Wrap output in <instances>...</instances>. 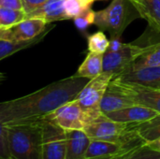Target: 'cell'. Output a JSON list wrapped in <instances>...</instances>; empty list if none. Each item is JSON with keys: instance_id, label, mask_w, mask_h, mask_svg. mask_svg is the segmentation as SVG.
<instances>
[{"instance_id": "18", "label": "cell", "mask_w": 160, "mask_h": 159, "mask_svg": "<svg viewBox=\"0 0 160 159\" xmlns=\"http://www.w3.org/2000/svg\"><path fill=\"white\" fill-rule=\"evenodd\" d=\"M54 27V25H52L50 23L49 27L39 36L30 39V40H24V41H14V40H8V39H0V61L9 55H12L13 53L29 48L39 41H41L45 36Z\"/></svg>"}, {"instance_id": "21", "label": "cell", "mask_w": 160, "mask_h": 159, "mask_svg": "<svg viewBox=\"0 0 160 159\" xmlns=\"http://www.w3.org/2000/svg\"><path fill=\"white\" fill-rule=\"evenodd\" d=\"M150 67H160V42L148 45L147 51L135 61L132 69Z\"/></svg>"}, {"instance_id": "10", "label": "cell", "mask_w": 160, "mask_h": 159, "mask_svg": "<svg viewBox=\"0 0 160 159\" xmlns=\"http://www.w3.org/2000/svg\"><path fill=\"white\" fill-rule=\"evenodd\" d=\"M47 23L40 18H25L8 29H0V39L14 41L30 40L41 35L48 27Z\"/></svg>"}, {"instance_id": "8", "label": "cell", "mask_w": 160, "mask_h": 159, "mask_svg": "<svg viewBox=\"0 0 160 159\" xmlns=\"http://www.w3.org/2000/svg\"><path fill=\"white\" fill-rule=\"evenodd\" d=\"M41 127L42 159H66V130L43 118Z\"/></svg>"}, {"instance_id": "1", "label": "cell", "mask_w": 160, "mask_h": 159, "mask_svg": "<svg viewBox=\"0 0 160 159\" xmlns=\"http://www.w3.org/2000/svg\"><path fill=\"white\" fill-rule=\"evenodd\" d=\"M88 82L89 79L75 74L30 95L0 102V121L5 126L38 121L74 100Z\"/></svg>"}, {"instance_id": "6", "label": "cell", "mask_w": 160, "mask_h": 159, "mask_svg": "<svg viewBox=\"0 0 160 159\" xmlns=\"http://www.w3.org/2000/svg\"><path fill=\"white\" fill-rule=\"evenodd\" d=\"M147 49L148 45L140 46L134 43H123L116 51H107L103 55V72H111L116 76L131 70L135 61Z\"/></svg>"}, {"instance_id": "13", "label": "cell", "mask_w": 160, "mask_h": 159, "mask_svg": "<svg viewBox=\"0 0 160 159\" xmlns=\"http://www.w3.org/2000/svg\"><path fill=\"white\" fill-rule=\"evenodd\" d=\"M136 105L120 87L112 80L100 102V109L103 114L119 111Z\"/></svg>"}, {"instance_id": "3", "label": "cell", "mask_w": 160, "mask_h": 159, "mask_svg": "<svg viewBox=\"0 0 160 159\" xmlns=\"http://www.w3.org/2000/svg\"><path fill=\"white\" fill-rule=\"evenodd\" d=\"M141 17L129 0H112L104 9L96 11L95 23L100 31H107L111 39H120L126 28Z\"/></svg>"}, {"instance_id": "26", "label": "cell", "mask_w": 160, "mask_h": 159, "mask_svg": "<svg viewBox=\"0 0 160 159\" xmlns=\"http://www.w3.org/2000/svg\"><path fill=\"white\" fill-rule=\"evenodd\" d=\"M124 159H160V152L151 149L146 144Z\"/></svg>"}, {"instance_id": "34", "label": "cell", "mask_w": 160, "mask_h": 159, "mask_svg": "<svg viewBox=\"0 0 160 159\" xmlns=\"http://www.w3.org/2000/svg\"><path fill=\"white\" fill-rule=\"evenodd\" d=\"M10 159H13V158H10Z\"/></svg>"}, {"instance_id": "5", "label": "cell", "mask_w": 160, "mask_h": 159, "mask_svg": "<svg viewBox=\"0 0 160 159\" xmlns=\"http://www.w3.org/2000/svg\"><path fill=\"white\" fill-rule=\"evenodd\" d=\"M113 77L114 75L111 72H102L89 80L75 98L79 105L92 117L93 122L104 115L100 109V102Z\"/></svg>"}, {"instance_id": "4", "label": "cell", "mask_w": 160, "mask_h": 159, "mask_svg": "<svg viewBox=\"0 0 160 159\" xmlns=\"http://www.w3.org/2000/svg\"><path fill=\"white\" fill-rule=\"evenodd\" d=\"M137 124V123H135ZM135 124H126L109 119L105 114L86 125L84 133L90 140L118 143H130L143 141L135 129Z\"/></svg>"}, {"instance_id": "11", "label": "cell", "mask_w": 160, "mask_h": 159, "mask_svg": "<svg viewBox=\"0 0 160 159\" xmlns=\"http://www.w3.org/2000/svg\"><path fill=\"white\" fill-rule=\"evenodd\" d=\"M112 81L127 96L133 100L136 105L152 109L160 113V89L151 88L136 83L119 82L113 78Z\"/></svg>"}, {"instance_id": "28", "label": "cell", "mask_w": 160, "mask_h": 159, "mask_svg": "<svg viewBox=\"0 0 160 159\" xmlns=\"http://www.w3.org/2000/svg\"><path fill=\"white\" fill-rule=\"evenodd\" d=\"M22 4V10L26 15L35 11L42 5H44L48 0H21Z\"/></svg>"}, {"instance_id": "14", "label": "cell", "mask_w": 160, "mask_h": 159, "mask_svg": "<svg viewBox=\"0 0 160 159\" xmlns=\"http://www.w3.org/2000/svg\"><path fill=\"white\" fill-rule=\"evenodd\" d=\"M158 112L143 107L140 105H133L119 111L112 112L109 113H106L105 115L115 122L120 123H126V124H135V123H142L145 122L156 115H158Z\"/></svg>"}, {"instance_id": "23", "label": "cell", "mask_w": 160, "mask_h": 159, "mask_svg": "<svg viewBox=\"0 0 160 159\" xmlns=\"http://www.w3.org/2000/svg\"><path fill=\"white\" fill-rule=\"evenodd\" d=\"M95 0H65V12L68 20L74 19L92 8Z\"/></svg>"}, {"instance_id": "17", "label": "cell", "mask_w": 160, "mask_h": 159, "mask_svg": "<svg viewBox=\"0 0 160 159\" xmlns=\"http://www.w3.org/2000/svg\"><path fill=\"white\" fill-rule=\"evenodd\" d=\"M138 10L140 16L149 25L160 33V0H129Z\"/></svg>"}, {"instance_id": "24", "label": "cell", "mask_w": 160, "mask_h": 159, "mask_svg": "<svg viewBox=\"0 0 160 159\" xmlns=\"http://www.w3.org/2000/svg\"><path fill=\"white\" fill-rule=\"evenodd\" d=\"M88 51L96 53H105L110 46V40L102 31L88 37Z\"/></svg>"}, {"instance_id": "15", "label": "cell", "mask_w": 160, "mask_h": 159, "mask_svg": "<svg viewBox=\"0 0 160 159\" xmlns=\"http://www.w3.org/2000/svg\"><path fill=\"white\" fill-rule=\"evenodd\" d=\"M66 159H85L90 139L83 130H66Z\"/></svg>"}, {"instance_id": "12", "label": "cell", "mask_w": 160, "mask_h": 159, "mask_svg": "<svg viewBox=\"0 0 160 159\" xmlns=\"http://www.w3.org/2000/svg\"><path fill=\"white\" fill-rule=\"evenodd\" d=\"M113 79L119 82L136 83L151 88L160 89V67L132 69L116 75Z\"/></svg>"}, {"instance_id": "27", "label": "cell", "mask_w": 160, "mask_h": 159, "mask_svg": "<svg viewBox=\"0 0 160 159\" xmlns=\"http://www.w3.org/2000/svg\"><path fill=\"white\" fill-rule=\"evenodd\" d=\"M7 127L0 121V159H10Z\"/></svg>"}, {"instance_id": "16", "label": "cell", "mask_w": 160, "mask_h": 159, "mask_svg": "<svg viewBox=\"0 0 160 159\" xmlns=\"http://www.w3.org/2000/svg\"><path fill=\"white\" fill-rule=\"evenodd\" d=\"M65 0H48L44 5L26 15L27 18H40L47 23L68 20L65 12Z\"/></svg>"}, {"instance_id": "25", "label": "cell", "mask_w": 160, "mask_h": 159, "mask_svg": "<svg viewBox=\"0 0 160 159\" xmlns=\"http://www.w3.org/2000/svg\"><path fill=\"white\" fill-rule=\"evenodd\" d=\"M95 18H96V11H94L91 8L88 11L82 13V15L74 18L73 20H74V23L76 27L81 31H84L91 24L95 23Z\"/></svg>"}, {"instance_id": "20", "label": "cell", "mask_w": 160, "mask_h": 159, "mask_svg": "<svg viewBox=\"0 0 160 159\" xmlns=\"http://www.w3.org/2000/svg\"><path fill=\"white\" fill-rule=\"evenodd\" d=\"M138 135L147 143L160 138V113L142 123L135 124Z\"/></svg>"}, {"instance_id": "33", "label": "cell", "mask_w": 160, "mask_h": 159, "mask_svg": "<svg viewBox=\"0 0 160 159\" xmlns=\"http://www.w3.org/2000/svg\"><path fill=\"white\" fill-rule=\"evenodd\" d=\"M95 1H98V0H95Z\"/></svg>"}, {"instance_id": "29", "label": "cell", "mask_w": 160, "mask_h": 159, "mask_svg": "<svg viewBox=\"0 0 160 159\" xmlns=\"http://www.w3.org/2000/svg\"><path fill=\"white\" fill-rule=\"evenodd\" d=\"M0 7L14 9H22V4L21 0H0Z\"/></svg>"}, {"instance_id": "19", "label": "cell", "mask_w": 160, "mask_h": 159, "mask_svg": "<svg viewBox=\"0 0 160 159\" xmlns=\"http://www.w3.org/2000/svg\"><path fill=\"white\" fill-rule=\"evenodd\" d=\"M103 55L104 53L89 52L82 65L79 67L76 75L91 80L101 74L103 72Z\"/></svg>"}, {"instance_id": "2", "label": "cell", "mask_w": 160, "mask_h": 159, "mask_svg": "<svg viewBox=\"0 0 160 159\" xmlns=\"http://www.w3.org/2000/svg\"><path fill=\"white\" fill-rule=\"evenodd\" d=\"M6 127L11 158L42 159L41 119Z\"/></svg>"}, {"instance_id": "22", "label": "cell", "mask_w": 160, "mask_h": 159, "mask_svg": "<svg viewBox=\"0 0 160 159\" xmlns=\"http://www.w3.org/2000/svg\"><path fill=\"white\" fill-rule=\"evenodd\" d=\"M26 18L22 9L0 7V29H8Z\"/></svg>"}, {"instance_id": "31", "label": "cell", "mask_w": 160, "mask_h": 159, "mask_svg": "<svg viewBox=\"0 0 160 159\" xmlns=\"http://www.w3.org/2000/svg\"><path fill=\"white\" fill-rule=\"evenodd\" d=\"M140 149V148H139ZM133 152H135V151H133ZM133 152H130V153H128V154H126V155H122V156H117V157H112V158H109V159H124L126 158L128 156H129L130 154H132Z\"/></svg>"}, {"instance_id": "30", "label": "cell", "mask_w": 160, "mask_h": 159, "mask_svg": "<svg viewBox=\"0 0 160 159\" xmlns=\"http://www.w3.org/2000/svg\"><path fill=\"white\" fill-rule=\"evenodd\" d=\"M147 145H148L151 149L156 150V151H158V152H160V138L157 139L156 141H153V142L147 143Z\"/></svg>"}, {"instance_id": "32", "label": "cell", "mask_w": 160, "mask_h": 159, "mask_svg": "<svg viewBox=\"0 0 160 159\" xmlns=\"http://www.w3.org/2000/svg\"><path fill=\"white\" fill-rule=\"evenodd\" d=\"M6 78H7L6 74L0 71V84H1V83H2V82L5 81V80H6Z\"/></svg>"}, {"instance_id": "7", "label": "cell", "mask_w": 160, "mask_h": 159, "mask_svg": "<svg viewBox=\"0 0 160 159\" xmlns=\"http://www.w3.org/2000/svg\"><path fill=\"white\" fill-rule=\"evenodd\" d=\"M43 119L57 125L64 130H83L86 125L93 122L92 117L75 99L62 105Z\"/></svg>"}, {"instance_id": "9", "label": "cell", "mask_w": 160, "mask_h": 159, "mask_svg": "<svg viewBox=\"0 0 160 159\" xmlns=\"http://www.w3.org/2000/svg\"><path fill=\"white\" fill-rule=\"evenodd\" d=\"M143 145H146V142L144 141L130 143H118L105 141L90 140V143L85 154V159L112 158L113 157L122 156L136 151Z\"/></svg>"}]
</instances>
